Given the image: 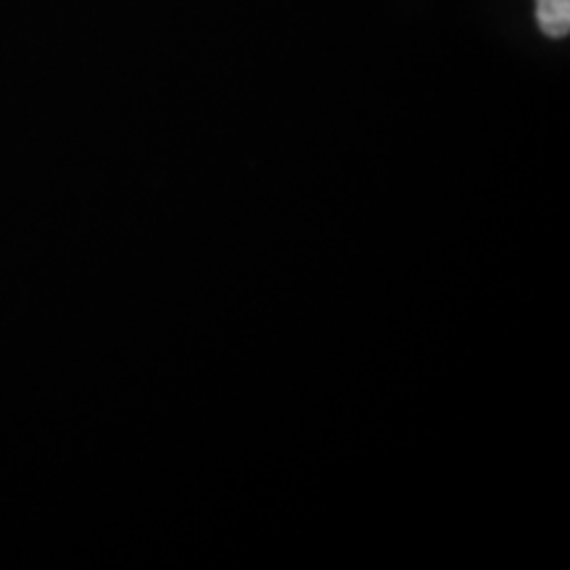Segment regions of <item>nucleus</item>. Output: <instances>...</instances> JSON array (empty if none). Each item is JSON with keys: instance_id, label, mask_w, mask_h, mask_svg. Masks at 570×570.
Masks as SVG:
<instances>
[{"instance_id": "nucleus-1", "label": "nucleus", "mask_w": 570, "mask_h": 570, "mask_svg": "<svg viewBox=\"0 0 570 570\" xmlns=\"http://www.w3.org/2000/svg\"><path fill=\"white\" fill-rule=\"evenodd\" d=\"M537 21L550 38H566L570 32V0H537Z\"/></svg>"}]
</instances>
